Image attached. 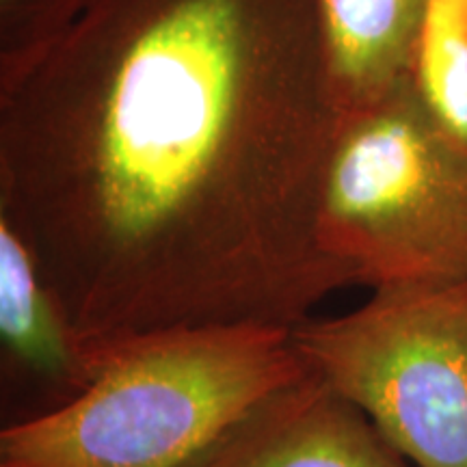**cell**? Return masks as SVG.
<instances>
[{
  "label": "cell",
  "instance_id": "obj_2",
  "mask_svg": "<svg viewBox=\"0 0 467 467\" xmlns=\"http://www.w3.org/2000/svg\"><path fill=\"white\" fill-rule=\"evenodd\" d=\"M91 381L0 433L9 467H186L251 407L307 375L292 329L143 331L104 347Z\"/></svg>",
  "mask_w": 467,
  "mask_h": 467
},
{
  "label": "cell",
  "instance_id": "obj_10",
  "mask_svg": "<svg viewBox=\"0 0 467 467\" xmlns=\"http://www.w3.org/2000/svg\"><path fill=\"white\" fill-rule=\"evenodd\" d=\"M0 467H9V465H3V463H0Z\"/></svg>",
  "mask_w": 467,
  "mask_h": 467
},
{
  "label": "cell",
  "instance_id": "obj_1",
  "mask_svg": "<svg viewBox=\"0 0 467 467\" xmlns=\"http://www.w3.org/2000/svg\"><path fill=\"white\" fill-rule=\"evenodd\" d=\"M342 124L317 0H93L0 93V219L93 350L295 329L359 285L320 238Z\"/></svg>",
  "mask_w": 467,
  "mask_h": 467
},
{
  "label": "cell",
  "instance_id": "obj_6",
  "mask_svg": "<svg viewBox=\"0 0 467 467\" xmlns=\"http://www.w3.org/2000/svg\"><path fill=\"white\" fill-rule=\"evenodd\" d=\"M0 337L5 364L44 385L57 407L89 385L98 353L57 301L33 251L0 219Z\"/></svg>",
  "mask_w": 467,
  "mask_h": 467
},
{
  "label": "cell",
  "instance_id": "obj_5",
  "mask_svg": "<svg viewBox=\"0 0 467 467\" xmlns=\"http://www.w3.org/2000/svg\"><path fill=\"white\" fill-rule=\"evenodd\" d=\"M186 467H407L358 405L314 375L268 394Z\"/></svg>",
  "mask_w": 467,
  "mask_h": 467
},
{
  "label": "cell",
  "instance_id": "obj_3",
  "mask_svg": "<svg viewBox=\"0 0 467 467\" xmlns=\"http://www.w3.org/2000/svg\"><path fill=\"white\" fill-rule=\"evenodd\" d=\"M320 238L359 279H467V148L413 85L344 115L327 175Z\"/></svg>",
  "mask_w": 467,
  "mask_h": 467
},
{
  "label": "cell",
  "instance_id": "obj_4",
  "mask_svg": "<svg viewBox=\"0 0 467 467\" xmlns=\"http://www.w3.org/2000/svg\"><path fill=\"white\" fill-rule=\"evenodd\" d=\"M309 375L418 467H467V279L392 284L292 329Z\"/></svg>",
  "mask_w": 467,
  "mask_h": 467
},
{
  "label": "cell",
  "instance_id": "obj_9",
  "mask_svg": "<svg viewBox=\"0 0 467 467\" xmlns=\"http://www.w3.org/2000/svg\"><path fill=\"white\" fill-rule=\"evenodd\" d=\"M93 0H0V93L14 89Z\"/></svg>",
  "mask_w": 467,
  "mask_h": 467
},
{
  "label": "cell",
  "instance_id": "obj_7",
  "mask_svg": "<svg viewBox=\"0 0 467 467\" xmlns=\"http://www.w3.org/2000/svg\"><path fill=\"white\" fill-rule=\"evenodd\" d=\"M344 115L385 100L413 78L431 0H317Z\"/></svg>",
  "mask_w": 467,
  "mask_h": 467
},
{
  "label": "cell",
  "instance_id": "obj_8",
  "mask_svg": "<svg viewBox=\"0 0 467 467\" xmlns=\"http://www.w3.org/2000/svg\"><path fill=\"white\" fill-rule=\"evenodd\" d=\"M413 85L435 119L467 148V0H431Z\"/></svg>",
  "mask_w": 467,
  "mask_h": 467
}]
</instances>
